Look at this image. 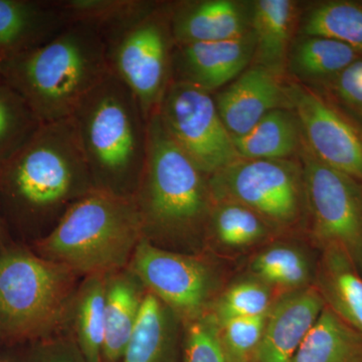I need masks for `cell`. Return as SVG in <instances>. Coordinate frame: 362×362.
<instances>
[{
  "mask_svg": "<svg viewBox=\"0 0 362 362\" xmlns=\"http://www.w3.org/2000/svg\"><path fill=\"white\" fill-rule=\"evenodd\" d=\"M95 189L71 118L42 124L32 140L0 168L4 220L51 230L81 197Z\"/></svg>",
  "mask_w": 362,
  "mask_h": 362,
  "instance_id": "obj_1",
  "label": "cell"
},
{
  "mask_svg": "<svg viewBox=\"0 0 362 362\" xmlns=\"http://www.w3.org/2000/svg\"><path fill=\"white\" fill-rule=\"evenodd\" d=\"M101 33L70 23L56 37L4 58L2 82L30 107L42 124L70 118L76 107L109 73Z\"/></svg>",
  "mask_w": 362,
  "mask_h": 362,
  "instance_id": "obj_2",
  "label": "cell"
},
{
  "mask_svg": "<svg viewBox=\"0 0 362 362\" xmlns=\"http://www.w3.org/2000/svg\"><path fill=\"white\" fill-rule=\"evenodd\" d=\"M133 199L144 238L153 244L195 246L206 239L214 204L209 177L169 137L157 113L148 121L146 160Z\"/></svg>",
  "mask_w": 362,
  "mask_h": 362,
  "instance_id": "obj_3",
  "label": "cell"
},
{
  "mask_svg": "<svg viewBox=\"0 0 362 362\" xmlns=\"http://www.w3.org/2000/svg\"><path fill=\"white\" fill-rule=\"evenodd\" d=\"M97 189L133 197L148 144V120L132 90L109 71L70 117Z\"/></svg>",
  "mask_w": 362,
  "mask_h": 362,
  "instance_id": "obj_4",
  "label": "cell"
},
{
  "mask_svg": "<svg viewBox=\"0 0 362 362\" xmlns=\"http://www.w3.org/2000/svg\"><path fill=\"white\" fill-rule=\"evenodd\" d=\"M143 238L133 197L95 188L76 202L37 246L42 258L87 277L127 268Z\"/></svg>",
  "mask_w": 362,
  "mask_h": 362,
  "instance_id": "obj_5",
  "label": "cell"
},
{
  "mask_svg": "<svg viewBox=\"0 0 362 362\" xmlns=\"http://www.w3.org/2000/svg\"><path fill=\"white\" fill-rule=\"evenodd\" d=\"M77 274L21 247L0 251V340L21 345L62 334Z\"/></svg>",
  "mask_w": 362,
  "mask_h": 362,
  "instance_id": "obj_6",
  "label": "cell"
},
{
  "mask_svg": "<svg viewBox=\"0 0 362 362\" xmlns=\"http://www.w3.org/2000/svg\"><path fill=\"white\" fill-rule=\"evenodd\" d=\"M101 35L109 70L132 90L149 121L173 81L170 2L147 0L137 13Z\"/></svg>",
  "mask_w": 362,
  "mask_h": 362,
  "instance_id": "obj_7",
  "label": "cell"
},
{
  "mask_svg": "<svg viewBox=\"0 0 362 362\" xmlns=\"http://www.w3.org/2000/svg\"><path fill=\"white\" fill-rule=\"evenodd\" d=\"M213 202H232L252 209L279 233L303 216V168L292 159L239 158L209 176Z\"/></svg>",
  "mask_w": 362,
  "mask_h": 362,
  "instance_id": "obj_8",
  "label": "cell"
},
{
  "mask_svg": "<svg viewBox=\"0 0 362 362\" xmlns=\"http://www.w3.org/2000/svg\"><path fill=\"white\" fill-rule=\"evenodd\" d=\"M305 199L311 237L322 249L341 247L362 274V183L301 149Z\"/></svg>",
  "mask_w": 362,
  "mask_h": 362,
  "instance_id": "obj_9",
  "label": "cell"
},
{
  "mask_svg": "<svg viewBox=\"0 0 362 362\" xmlns=\"http://www.w3.org/2000/svg\"><path fill=\"white\" fill-rule=\"evenodd\" d=\"M156 113L169 137L207 177L240 158L211 93L171 81Z\"/></svg>",
  "mask_w": 362,
  "mask_h": 362,
  "instance_id": "obj_10",
  "label": "cell"
},
{
  "mask_svg": "<svg viewBox=\"0 0 362 362\" xmlns=\"http://www.w3.org/2000/svg\"><path fill=\"white\" fill-rule=\"evenodd\" d=\"M128 268L183 324L206 314L221 293L218 271L206 259L162 249L146 238L140 240Z\"/></svg>",
  "mask_w": 362,
  "mask_h": 362,
  "instance_id": "obj_11",
  "label": "cell"
},
{
  "mask_svg": "<svg viewBox=\"0 0 362 362\" xmlns=\"http://www.w3.org/2000/svg\"><path fill=\"white\" fill-rule=\"evenodd\" d=\"M292 110L312 154L330 168L362 183V133L313 90L288 87Z\"/></svg>",
  "mask_w": 362,
  "mask_h": 362,
  "instance_id": "obj_12",
  "label": "cell"
},
{
  "mask_svg": "<svg viewBox=\"0 0 362 362\" xmlns=\"http://www.w3.org/2000/svg\"><path fill=\"white\" fill-rule=\"evenodd\" d=\"M252 30L239 39L175 45L173 81L214 92L235 80L254 59Z\"/></svg>",
  "mask_w": 362,
  "mask_h": 362,
  "instance_id": "obj_13",
  "label": "cell"
},
{
  "mask_svg": "<svg viewBox=\"0 0 362 362\" xmlns=\"http://www.w3.org/2000/svg\"><path fill=\"white\" fill-rule=\"evenodd\" d=\"M216 108L233 138L246 135L276 109H291L288 87L280 76L252 65L214 96Z\"/></svg>",
  "mask_w": 362,
  "mask_h": 362,
  "instance_id": "obj_14",
  "label": "cell"
},
{
  "mask_svg": "<svg viewBox=\"0 0 362 362\" xmlns=\"http://www.w3.org/2000/svg\"><path fill=\"white\" fill-rule=\"evenodd\" d=\"M252 4L235 0L170 2L175 45L239 39L252 30Z\"/></svg>",
  "mask_w": 362,
  "mask_h": 362,
  "instance_id": "obj_15",
  "label": "cell"
},
{
  "mask_svg": "<svg viewBox=\"0 0 362 362\" xmlns=\"http://www.w3.org/2000/svg\"><path fill=\"white\" fill-rule=\"evenodd\" d=\"M324 307L313 285L279 298L267 315L252 362H292Z\"/></svg>",
  "mask_w": 362,
  "mask_h": 362,
  "instance_id": "obj_16",
  "label": "cell"
},
{
  "mask_svg": "<svg viewBox=\"0 0 362 362\" xmlns=\"http://www.w3.org/2000/svg\"><path fill=\"white\" fill-rule=\"evenodd\" d=\"M69 25L58 0H0V54L39 47Z\"/></svg>",
  "mask_w": 362,
  "mask_h": 362,
  "instance_id": "obj_17",
  "label": "cell"
},
{
  "mask_svg": "<svg viewBox=\"0 0 362 362\" xmlns=\"http://www.w3.org/2000/svg\"><path fill=\"white\" fill-rule=\"evenodd\" d=\"M183 322L146 292L129 342L119 362H181Z\"/></svg>",
  "mask_w": 362,
  "mask_h": 362,
  "instance_id": "obj_18",
  "label": "cell"
},
{
  "mask_svg": "<svg viewBox=\"0 0 362 362\" xmlns=\"http://www.w3.org/2000/svg\"><path fill=\"white\" fill-rule=\"evenodd\" d=\"M320 250L313 286L325 306L362 335V274L341 247Z\"/></svg>",
  "mask_w": 362,
  "mask_h": 362,
  "instance_id": "obj_19",
  "label": "cell"
},
{
  "mask_svg": "<svg viewBox=\"0 0 362 362\" xmlns=\"http://www.w3.org/2000/svg\"><path fill=\"white\" fill-rule=\"evenodd\" d=\"M146 288L129 268L106 277L102 362H119L134 330Z\"/></svg>",
  "mask_w": 362,
  "mask_h": 362,
  "instance_id": "obj_20",
  "label": "cell"
},
{
  "mask_svg": "<svg viewBox=\"0 0 362 362\" xmlns=\"http://www.w3.org/2000/svg\"><path fill=\"white\" fill-rule=\"evenodd\" d=\"M252 4V30L256 39L252 62L281 77L287 69L296 4L257 0Z\"/></svg>",
  "mask_w": 362,
  "mask_h": 362,
  "instance_id": "obj_21",
  "label": "cell"
},
{
  "mask_svg": "<svg viewBox=\"0 0 362 362\" xmlns=\"http://www.w3.org/2000/svg\"><path fill=\"white\" fill-rule=\"evenodd\" d=\"M316 264L303 249L274 243L249 262V276L265 283L279 298L313 285Z\"/></svg>",
  "mask_w": 362,
  "mask_h": 362,
  "instance_id": "obj_22",
  "label": "cell"
},
{
  "mask_svg": "<svg viewBox=\"0 0 362 362\" xmlns=\"http://www.w3.org/2000/svg\"><path fill=\"white\" fill-rule=\"evenodd\" d=\"M252 209L232 202H214L206 239L226 252H243L265 244L278 233Z\"/></svg>",
  "mask_w": 362,
  "mask_h": 362,
  "instance_id": "obj_23",
  "label": "cell"
},
{
  "mask_svg": "<svg viewBox=\"0 0 362 362\" xmlns=\"http://www.w3.org/2000/svg\"><path fill=\"white\" fill-rule=\"evenodd\" d=\"M240 158L289 159L301 152L304 138L294 112L276 109L249 133L233 138Z\"/></svg>",
  "mask_w": 362,
  "mask_h": 362,
  "instance_id": "obj_24",
  "label": "cell"
},
{
  "mask_svg": "<svg viewBox=\"0 0 362 362\" xmlns=\"http://www.w3.org/2000/svg\"><path fill=\"white\" fill-rule=\"evenodd\" d=\"M292 362H362V335L325 306Z\"/></svg>",
  "mask_w": 362,
  "mask_h": 362,
  "instance_id": "obj_25",
  "label": "cell"
},
{
  "mask_svg": "<svg viewBox=\"0 0 362 362\" xmlns=\"http://www.w3.org/2000/svg\"><path fill=\"white\" fill-rule=\"evenodd\" d=\"M361 57L338 40L301 35L290 47L287 69L305 83H328Z\"/></svg>",
  "mask_w": 362,
  "mask_h": 362,
  "instance_id": "obj_26",
  "label": "cell"
},
{
  "mask_svg": "<svg viewBox=\"0 0 362 362\" xmlns=\"http://www.w3.org/2000/svg\"><path fill=\"white\" fill-rule=\"evenodd\" d=\"M107 275H90L78 286L74 302V337L89 362H102Z\"/></svg>",
  "mask_w": 362,
  "mask_h": 362,
  "instance_id": "obj_27",
  "label": "cell"
},
{
  "mask_svg": "<svg viewBox=\"0 0 362 362\" xmlns=\"http://www.w3.org/2000/svg\"><path fill=\"white\" fill-rule=\"evenodd\" d=\"M300 33L307 37L338 40L362 56V4L349 1L316 4L305 13Z\"/></svg>",
  "mask_w": 362,
  "mask_h": 362,
  "instance_id": "obj_28",
  "label": "cell"
},
{
  "mask_svg": "<svg viewBox=\"0 0 362 362\" xmlns=\"http://www.w3.org/2000/svg\"><path fill=\"white\" fill-rule=\"evenodd\" d=\"M278 299L268 285L247 275L221 291L209 313L220 327L235 319L267 315Z\"/></svg>",
  "mask_w": 362,
  "mask_h": 362,
  "instance_id": "obj_29",
  "label": "cell"
},
{
  "mask_svg": "<svg viewBox=\"0 0 362 362\" xmlns=\"http://www.w3.org/2000/svg\"><path fill=\"white\" fill-rule=\"evenodd\" d=\"M42 126L25 100L6 83H0V168L33 139Z\"/></svg>",
  "mask_w": 362,
  "mask_h": 362,
  "instance_id": "obj_30",
  "label": "cell"
},
{
  "mask_svg": "<svg viewBox=\"0 0 362 362\" xmlns=\"http://www.w3.org/2000/svg\"><path fill=\"white\" fill-rule=\"evenodd\" d=\"M147 0H58L70 23H85L103 33L141 9Z\"/></svg>",
  "mask_w": 362,
  "mask_h": 362,
  "instance_id": "obj_31",
  "label": "cell"
},
{
  "mask_svg": "<svg viewBox=\"0 0 362 362\" xmlns=\"http://www.w3.org/2000/svg\"><path fill=\"white\" fill-rule=\"evenodd\" d=\"M218 325L206 314L183 324L181 362H226Z\"/></svg>",
  "mask_w": 362,
  "mask_h": 362,
  "instance_id": "obj_32",
  "label": "cell"
},
{
  "mask_svg": "<svg viewBox=\"0 0 362 362\" xmlns=\"http://www.w3.org/2000/svg\"><path fill=\"white\" fill-rule=\"evenodd\" d=\"M267 315L235 319L218 327V337L226 362H252L263 333Z\"/></svg>",
  "mask_w": 362,
  "mask_h": 362,
  "instance_id": "obj_33",
  "label": "cell"
},
{
  "mask_svg": "<svg viewBox=\"0 0 362 362\" xmlns=\"http://www.w3.org/2000/svg\"><path fill=\"white\" fill-rule=\"evenodd\" d=\"M6 362H89L74 334H59L20 345Z\"/></svg>",
  "mask_w": 362,
  "mask_h": 362,
  "instance_id": "obj_34",
  "label": "cell"
},
{
  "mask_svg": "<svg viewBox=\"0 0 362 362\" xmlns=\"http://www.w3.org/2000/svg\"><path fill=\"white\" fill-rule=\"evenodd\" d=\"M335 94L351 110L362 116V58L356 59L330 81Z\"/></svg>",
  "mask_w": 362,
  "mask_h": 362,
  "instance_id": "obj_35",
  "label": "cell"
},
{
  "mask_svg": "<svg viewBox=\"0 0 362 362\" xmlns=\"http://www.w3.org/2000/svg\"><path fill=\"white\" fill-rule=\"evenodd\" d=\"M4 213H2L1 201H0V237H1L2 232H4Z\"/></svg>",
  "mask_w": 362,
  "mask_h": 362,
  "instance_id": "obj_36",
  "label": "cell"
},
{
  "mask_svg": "<svg viewBox=\"0 0 362 362\" xmlns=\"http://www.w3.org/2000/svg\"><path fill=\"white\" fill-rule=\"evenodd\" d=\"M4 54H0V83L2 82V63H4Z\"/></svg>",
  "mask_w": 362,
  "mask_h": 362,
  "instance_id": "obj_37",
  "label": "cell"
}]
</instances>
